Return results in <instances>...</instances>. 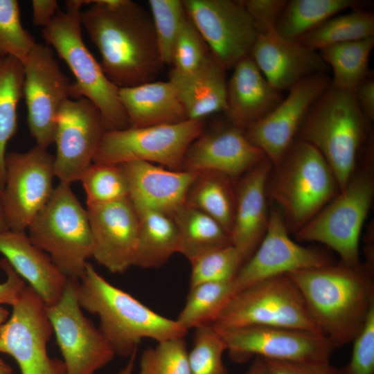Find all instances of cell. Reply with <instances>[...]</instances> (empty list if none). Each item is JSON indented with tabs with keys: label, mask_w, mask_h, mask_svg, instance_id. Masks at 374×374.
<instances>
[{
	"label": "cell",
	"mask_w": 374,
	"mask_h": 374,
	"mask_svg": "<svg viewBox=\"0 0 374 374\" xmlns=\"http://www.w3.org/2000/svg\"><path fill=\"white\" fill-rule=\"evenodd\" d=\"M267 197L276 203L287 229L294 233L339 192L335 176L320 152L296 139L273 166Z\"/></svg>",
	"instance_id": "5b68a950"
},
{
	"label": "cell",
	"mask_w": 374,
	"mask_h": 374,
	"mask_svg": "<svg viewBox=\"0 0 374 374\" xmlns=\"http://www.w3.org/2000/svg\"><path fill=\"white\" fill-rule=\"evenodd\" d=\"M373 195L370 166L353 174L346 186L295 233L296 240L323 244L339 256L340 263L360 266V235Z\"/></svg>",
	"instance_id": "ba28073f"
},
{
	"label": "cell",
	"mask_w": 374,
	"mask_h": 374,
	"mask_svg": "<svg viewBox=\"0 0 374 374\" xmlns=\"http://www.w3.org/2000/svg\"><path fill=\"white\" fill-rule=\"evenodd\" d=\"M0 253L46 306L59 301L68 278L46 252L30 241L25 231L8 230L0 233Z\"/></svg>",
	"instance_id": "d4e9b609"
},
{
	"label": "cell",
	"mask_w": 374,
	"mask_h": 374,
	"mask_svg": "<svg viewBox=\"0 0 374 374\" xmlns=\"http://www.w3.org/2000/svg\"><path fill=\"white\" fill-rule=\"evenodd\" d=\"M227 82L226 110L229 121L244 130L271 112L283 99L262 75L251 56L233 68Z\"/></svg>",
	"instance_id": "484cf974"
},
{
	"label": "cell",
	"mask_w": 374,
	"mask_h": 374,
	"mask_svg": "<svg viewBox=\"0 0 374 374\" xmlns=\"http://www.w3.org/2000/svg\"><path fill=\"white\" fill-rule=\"evenodd\" d=\"M369 122L351 92L330 87L305 116L296 139L314 146L331 168L339 191L355 173Z\"/></svg>",
	"instance_id": "8992f818"
},
{
	"label": "cell",
	"mask_w": 374,
	"mask_h": 374,
	"mask_svg": "<svg viewBox=\"0 0 374 374\" xmlns=\"http://www.w3.org/2000/svg\"><path fill=\"white\" fill-rule=\"evenodd\" d=\"M235 183L217 171L197 172L188 190L185 203L215 219L231 235L235 208Z\"/></svg>",
	"instance_id": "f546056e"
},
{
	"label": "cell",
	"mask_w": 374,
	"mask_h": 374,
	"mask_svg": "<svg viewBox=\"0 0 374 374\" xmlns=\"http://www.w3.org/2000/svg\"><path fill=\"white\" fill-rule=\"evenodd\" d=\"M105 132L100 111L91 101L79 98L63 103L56 118L54 140V169L60 182L80 181L93 163Z\"/></svg>",
	"instance_id": "ac0fdd59"
},
{
	"label": "cell",
	"mask_w": 374,
	"mask_h": 374,
	"mask_svg": "<svg viewBox=\"0 0 374 374\" xmlns=\"http://www.w3.org/2000/svg\"><path fill=\"white\" fill-rule=\"evenodd\" d=\"M204 120L104 132L93 163L123 164L144 161L182 170L186 152L204 130Z\"/></svg>",
	"instance_id": "30bf717a"
},
{
	"label": "cell",
	"mask_w": 374,
	"mask_h": 374,
	"mask_svg": "<svg viewBox=\"0 0 374 374\" xmlns=\"http://www.w3.org/2000/svg\"><path fill=\"white\" fill-rule=\"evenodd\" d=\"M357 104L365 118L374 120V80L370 75L364 79L353 91Z\"/></svg>",
	"instance_id": "c3c4849f"
},
{
	"label": "cell",
	"mask_w": 374,
	"mask_h": 374,
	"mask_svg": "<svg viewBox=\"0 0 374 374\" xmlns=\"http://www.w3.org/2000/svg\"><path fill=\"white\" fill-rule=\"evenodd\" d=\"M183 1L211 54L226 70L250 56L259 33L242 0Z\"/></svg>",
	"instance_id": "9a60e30c"
},
{
	"label": "cell",
	"mask_w": 374,
	"mask_h": 374,
	"mask_svg": "<svg viewBox=\"0 0 374 374\" xmlns=\"http://www.w3.org/2000/svg\"><path fill=\"white\" fill-rule=\"evenodd\" d=\"M3 206L9 230L25 231L49 201L55 187L54 157L37 145L6 153Z\"/></svg>",
	"instance_id": "7c38bea8"
},
{
	"label": "cell",
	"mask_w": 374,
	"mask_h": 374,
	"mask_svg": "<svg viewBox=\"0 0 374 374\" xmlns=\"http://www.w3.org/2000/svg\"><path fill=\"white\" fill-rule=\"evenodd\" d=\"M374 46V36L341 43L319 51L333 72L331 85L353 93L368 75V63Z\"/></svg>",
	"instance_id": "d6a6232c"
},
{
	"label": "cell",
	"mask_w": 374,
	"mask_h": 374,
	"mask_svg": "<svg viewBox=\"0 0 374 374\" xmlns=\"http://www.w3.org/2000/svg\"><path fill=\"white\" fill-rule=\"evenodd\" d=\"M10 313L6 308L0 305V328L8 319Z\"/></svg>",
	"instance_id": "11a10c76"
},
{
	"label": "cell",
	"mask_w": 374,
	"mask_h": 374,
	"mask_svg": "<svg viewBox=\"0 0 374 374\" xmlns=\"http://www.w3.org/2000/svg\"><path fill=\"white\" fill-rule=\"evenodd\" d=\"M139 374H191L184 337L157 343L142 353Z\"/></svg>",
	"instance_id": "b9f144b4"
},
{
	"label": "cell",
	"mask_w": 374,
	"mask_h": 374,
	"mask_svg": "<svg viewBox=\"0 0 374 374\" xmlns=\"http://www.w3.org/2000/svg\"><path fill=\"white\" fill-rule=\"evenodd\" d=\"M193 347L188 352L191 374H228L223 362L226 344L212 324L195 328Z\"/></svg>",
	"instance_id": "74e56055"
},
{
	"label": "cell",
	"mask_w": 374,
	"mask_h": 374,
	"mask_svg": "<svg viewBox=\"0 0 374 374\" xmlns=\"http://www.w3.org/2000/svg\"><path fill=\"white\" fill-rule=\"evenodd\" d=\"M24 69L13 57L0 59V187L5 182L6 146L17 127V109L23 97Z\"/></svg>",
	"instance_id": "836d02e7"
},
{
	"label": "cell",
	"mask_w": 374,
	"mask_h": 374,
	"mask_svg": "<svg viewBox=\"0 0 374 374\" xmlns=\"http://www.w3.org/2000/svg\"><path fill=\"white\" fill-rule=\"evenodd\" d=\"M36 43L22 26L18 1L0 0V59L13 57L22 64Z\"/></svg>",
	"instance_id": "ab89813d"
},
{
	"label": "cell",
	"mask_w": 374,
	"mask_h": 374,
	"mask_svg": "<svg viewBox=\"0 0 374 374\" xmlns=\"http://www.w3.org/2000/svg\"><path fill=\"white\" fill-rule=\"evenodd\" d=\"M93 249L92 257L112 273L121 274L134 265L139 220L129 197L87 206Z\"/></svg>",
	"instance_id": "ffe728a7"
},
{
	"label": "cell",
	"mask_w": 374,
	"mask_h": 374,
	"mask_svg": "<svg viewBox=\"0 0 374 374\" xmlns=\"http://www.w3.org/2000/svg\"><path fill=\"white\" fill-rule=\"evenodd\" d=\"M118 96L130 127L174 124L188 120L177 92L169 81H152L119 88Z\"/></svg>",
	"instance_id": "83f0119b"
},
{
	"label": "cell",
	"mask_w": 374,
	"mask_h": 374,
	"mask_svg": "<svg viewBox=\"0 0 374 374\" xmlns=\"http://www.w3.org/2000/svg\"><path fill=\"white\" fill-rule=\"evenodd\" d=\"M250 56L267 79L280 91L302 80L325 73L328 66L318 51L283 38L275 28L260 33Z\"/></svg>",
	"instance_id": "7402d4cb"
},
{
	"label": "cell",
	"mask_w": 374,
	"mask_h": 374,
	"mask_svg": "<svg viewBox=\"0 0 374 374\" xmlns=\"http://www.w3.org/2000/svg\"><path fill=\"white\" fill-rule=\"evenodd\" d=\"M157 46L163 65H172L174 44L187 13L183 1L149 0Z\"/></svg>",
	"instance_id": "f35d334b"
},
{
	"label": "cell",
	"mask_w": 374,
	"mask_h": 374,
	"mask_svg": "<svg viewBox=\"0 0 374 374\" xmlns=\"http://www.w3.org/2000/svg\"><path fill=\"white\" fill-rule=\"evenodd\" d=\"M356 0H291L280 14L275 30L285 39L297 42L326 20L348 8H358Z\"/></svg>",
	"instance_id": "1f68e13d"
},
{
	"label": "cell",
	"mask_w": 374,
	"mask_h": 374,
	"mask_svg": "<svg viewBox=\"0 0 374 374\" xmlns=\"http://www.w3.org/2000/svg\"><path fill=\"white\" fill-rule=\"evenodd\" d=\"M70 184L60 182L44 208L30 224L28 237L46 252L68 278L80 280L93 242L88 213Z\"/></svg>",
	"instance_id": "52a82bcc"
},
{
	"label": "cell",
	"mask_w": 374,
	"mask_h": 374,
	"mask_svg": "<svg viewBox=\"0 0 374 374\" xmlns=\"http://www.w3.org/2000/svg\"><path fill=\"white\" fill-rule=\"evenodd\" d=\"M87 205L104 204L129 197V186L121 165L92 163L82 175Z\"/></svg>",
	"instance_id": "8d00e7d4"
},
{
	"label": "cell",
	"mask_w": 374,
	"mask_h": 374,
	"mask_svg": "<svg viewBox=\"0 0 374 374\" xmlns=\"http://www.w3.org/2000/svg\"><path fill=\"white\" fill-rule=\"evenodd\" d=\"M0 267L6 275V280L0 283V305H13L27 284L4 258Z\"/></svg>",
	"instance_id": "7dc6e473"
},
{
	"label": "cell",
	"mask_w": 374,
	"mask_h": 374,
	"mask_svg": "<svg viewBox=\"0 0 374 374\" xmlns=\"http://www.w3.org/2000/svg\"><path fill=\"white\" fill-rule=\"evenodd\" d=\"M246 374H264L262 363L260 357H256Z\"/></svg>",
	"instance_id": "816d5d0a"
},
{
	"label": "cell",
	"mask_w": 374,
	"mask_h": 374,
	"mask_svg": "<svg viewBox=\"0 0 374 374\" xmlns=\"http://www.w3.org/2000/svg\"><path fill=\"white\" fill-rule=\"evenodd\" d=\"M22 65L30 133L36 145L48 148L54 143L59 110L71 98V82L49 46L36 43Z\"/></svg>",
	"instance_id": "5bb4252c"
},
{
	"label": "cell",
	"mask_w": 374,
	"mask_h": 374,
	"mask_svg": "<svg viewBox=\"0 0 374 374\" xmlns=\"http://www.w3.org/2000/svg\"><path fill=\"white\" fill-rule=\"evenodd\" d=\"M353 342L350 360L341 374H374V308Z\"/></svg>",
	"instance_id": "ee69618b"
},
{
	"label": "cell",
	"mask_w": 374,
	"mask_h": 374,
	"mask_svg": "<svg viewBox=\"0 0 374 374\" xmlns=\"http://www.w3.org/2000/svg\"><path fill=\"white\" fill-rule=\"evenodd\" d=\"M135 209L139 231L133 266L160 267L179 251V233L175 220L172 214L163 211L144 207Z\"/></svg>",
	"instance_id": "f1b7e54d"
},
{
	"label": "cell",
	"mask_w": 374,
	"mask_h": 374,
	"mask_svg": "<svg viewBox=\"0 0 374 374\" xmlns=\"http://www.w3.org/2000/svg\"><path fill=\"white\" fill-rule=\"evenodd\" d=\"M265 157L263 152L247 139L244 130L229 121V125L202 131L188 148L182 170L217 171L236 181Z\"/></svg>",
	"instance_id": "44dd1931"
},
{
	"label": "cell",
	"mask_w": 374,
	"mask_h": 374,
	"mask_svg": "<svg viewBox=\"0 0 374 374\" xmlns=\"http://www.w3.org/2000/svg\"><path fill=\"white\" fill-rule=\"evenodd\" d=\"M77 294L82 309L99 317L98 329L116 355L130 357L143 339L158 343L184 337L188 332L177 320L158 314L111 284L89 262L78 280Z\"/></svg>",
	"instance_id": "3957f363"
},
{
	"label": "cell",
	"mask_w": 374,
	"mask_h": 374,
	"mask_svg": "<svg viewBox=\"0 0 374 374\" xmlns=\"http://www.w3.org/2000/svg\"><path fill=\"white\" fill-rule=\"evenodd\" d=\"M12 369L0 355V374H12Z\"/></svg>",
	"instance_id": "db71d44e"
},
{
	"label": "cell",
	"mask_w": 374,
	"mask_h": 374,
	"mask_svg": "<svg viewBox=\"0 0 374 374\" xmlns=\"http://www.w3.org/2000/svg\"><path fill=\"white\" fill-rule=\"evenodd\" d=\"M232 281L208 282L191 286L176 320L187 331L212 324L233 294Z\"/></svg>",
	"instance_id": "d590c367"
},
{
	"label": "cell",
	"mask_w": 374,
	"mask_h": 374,
	"mask_svg": "<svg viewBox=\"0 0 374 374\" xmlns=\"http://www.w3.org/2000/svg\"><path fill=\"white\" fill-rule=\"evenodd\" d=\"M213 327L238 362L253 355L282 361L328 362L334 350L326 337L309 331L267 326Z\"/></svg>",
	"instance_id": "2e32d148"
},
{
	"label": "cell",
	"mask_w": 374,
	"mask_h": 374,
	"mask_svg": "<svg viewBox=\"0 0 374 374\" xmlns=\"http://www.w3.org/2000/svg\"><path fill=\"white\" fill-rule=\"evenodd\" d=\"M226 71L211 53L191 72L170 71L168 81L175 88L188 120H204L211 114L226 112Z\"/></svg>",
	"instance_id": "4316f807"
},
{
	"label": "cell",
	"mask_w": 374,
	"mask_h": 374,
	"mask_svg": "<svg viewBox=\"0 0 374 374\" xmlns=\"http://www.w3.org/2000/svg\"><path fill=\"white\" fill-rule=\"evenodd\" d=\"M135 208L144 207L169 214L185 203L188 190L197 172L175 170L144 161L120 164Z\"/></svg>",
	"instance_id": "cb8c5ba5"
},
{
	"label": "cell",
	"mask_w": 374,
	"mask_h": 374,
	"mask_svg": "<svg viewBox=\"0 0 374 374\" xmlns=\"http://www.w3.org/2000/svg\"><path fill=\"white\" fill-rule=\"evenodd\" d=\"M190 262V287L202 283L231 281L242 265L232 244L210 251Z\"/></svg>",
	"instance_id": "60d3db41"
},
{
	"label": "cell",
	"mask_w": 374,
	"mask_h": 374,
	"mask_svg": "<svg viewBox=\"0 0 374 374\" xmlns=\"http://www.w3.org/2000/svg\"><path fill=\"white\" fill-rule=\"evenodd\" d=\"M8 230L9 229L6 223L3 206V189L0 187V233Z\"/></svg>",
	"instance_id": "f5cc1de1"
},
{
	"label": "cell",
	"mask_w": 374,
	"mask_h": 374,
	"mask_svg": "<svg viewBox=\"0 0 374 374\" xmlns=\"http://www.w3.org/2000/svg\"><path fill=\"white\" fill-rule=\"evenodd\" d=\"M91 1L70 0L64 11L59 10L51 22L42 29L44 40L52 46L73 73L70 97L86 98L101 114L106 131L130 127L125 112L119 99V88L103 72L85 45L82 35L81 9Z\"/></svg>",
	"instance_id": "277c9868"
},
{
	"label": "cell",
	"mask_w": 374,
	"mask_h": 374,
	"mask_svg": "<svg viewBox=\"0 0 374 374\" xmlns=\"http://www.w3.org/2000/svg\"><path fill=\"white\" fill-rule=\"evenodd\" d=\"M264 374H341L328 362H294L260 357Z\"/></svg>",
	"instance_id": "f6af8a7d"
},
{
	"label": "cell",
	"mask_w": 374,
	"mask_h": 374,
	"mask_svg": "<svg viewBox=\"0 0 374 374\" xmlns=\"http://www.w3.org/2000/svg\"><path fill=\"white\" fill-rule=\"evenodd\" d=\"M330 84L326 73L302 80L271 112L244 130L247 139L263 152L273 166L296 140L310 109Z\"/></svg>",
	"instance_id": "d6986e66"
},
{
	"label": "cell",
	"mask_w": 374,
	"mask_h": 374,
	"mask_svg": "<svg viewBox=\"0 0 374 374\" xmlns=\"http://www.w3.org/2000/svg\"><path fill=\"white\" fill-rule=\"evenodd\" d=\"M330 264L326 253L292 240L280 211L273 208L262 241L233 279V294L269 278Z\"/></svg>",
	"instance_id": "e0dca14e"
},
{
	"label": "cell",
	"mask_w": 374,
	"mask_h": 374,
	"mask_svg": "<svg viewBox=\"0 0 374 374\" xmlns=\"http://www.w3.org/2000/svg\"><path fill=\"white\" fill-rule=\"evenodd\" d=\"M374 36V16L359 8L335 15L308 33L297 42L319 51L321 49Z\"/></svg>",
	"instance_id": "e575fe53"
},
{
	"label": "cell",
	"mask_w": 374,
	"mask_h": 374,
	"mask_svg": "<svg viewBox=\"0 0 374 374\" xmlns=\"http://www.w3.org/2000/svg\"><path fill=\"white\" fill-rule=\"evenodd\" d=\"M212 325L224 328L267 326L321 334L299 288L287 275L260 281L234 294Z\"/></svg>",
	"instance_id": "9c48e42d"
},
{
	"label": "cell",
	"mask_w": 374,
	"mask_h": 374,
	"mask_svg": "<svg viewBox=\"0 0 374 374\" xmlns=\"http://www.w3.org/2000/svg\"><path fill=\"white\" fill-rule=\"evenodd\" d=\"M272 168L271 161L265 157L235 183V208L231 242L242 264L256 250L267 229L269 211L267 186Z\"/></svg>",
	"instance_id": "603a6c76"
},
{
	"label": "cell",
	"mask_w": 374,
	"mask_h": 374,
	"mask_svg": "<svg viewBox=\"0 0 374 374\" xmlns=\"http://www.w3.org/2000/svg\"><path fill=\"white\" fill-rule=\"evenodd\" d=\"M12 307L0 328V354L14 358L21 374H68L63 360L48 354L53 332L40 297L26 285Z\"/></svg>",
	"instance_id": "8fae6325"
},
{
	"label": "cell",
	"mask_w": 374,
	"mask_h": 374,
	"mask_svg": "<svg viewBox=\"0 0 374 374\" xmlns=\"http://www.w3.org/2000/svg\"><path fill=\"white\" fill-rule=\"evenodd\" d=\"M137 352L133 353L130 357L127 364L122 368L117 374H134L135 360Z\"/></svg>",
	"instance_id": "f907efd6"
},
{
	"label": "cell",
	"mask_w": 374,
	"mask_h": 374,
	"mask_svg": "<svg viewBox=\"0 0 374 374\" xmlns=\"http://www.w3.org/2000/svg\"><path fill=\"white\" fill-rule=\"evenodd\" d=\"M286 0H242L258 33L275 28Z\"/></svg>",
	"instance_id": "bcb514c9"
},
{
	"label": "cell",
	"mask_w": 374,
	"mask_h": 374,
	"mask_svg": "<svg viewBox=\"0 0 374 374\" xmlns=\"http://www.w3.org/2000/svg\"><path fill=\"white\" fill-rule=\"evenodd\" d=\"M33 23L36 26L46 27L59 11L55 0H33Z\"/></svg>",
	"instance_id": "681fc988"
},
{
	"label": "cell",
	"mask_w": 374,
	"mask_h": 374,
	"mask_svg": "<svg viewBox=\"0 0 374 374\" xmlns=\"http://www.w3.org/2000/svg\"><path fill=\"white\" fill-rule=\"evenodd\" d=\"M299 288L319 332L334 349L355 339L374 308L373 269L341 263L287 274Z\"/></svg>",
	"instance_id": "7a4b0ae2"
},
{
	"label": "cell",
	"mask_w": 374,
	"mask_h": 374,
	"mask_svg": "<svg viewBox=\"0 0 374 374\" xmlns=\"http://www.w3.org/2000/svg\"><path fill=\"white\" fill-rule=\"evenodd\" d=\"M211 53L201 33L186 15L174 44L172 69L180 73L191 72L200 66Z\"/></svg>",
	"instance_id": "7bdbcfd3"
},
{
	"label": "cell",
	"mask_w": 374,
	"mask_h": 374,
	"mask_svg": "<svg viewBox=\"0 0 374 374\" xmlns=\"http://www.w3.org/2000/svg\"><path fill=\"white\" fill-rule=\"evenodd\" d=\"M78 280L68 278L59 301L46 306L68 374H95L116 356L98 328L83 314Z\"/></svg>",
	"instance_id": "4fadbf2b"
},
{
	"label": "cell",
	"mask_w": 374,
	"mask_h": 374,
	"mask_svg": "<svg viewBox=\"0 0 374 374\" xmlns=\"http://www.w3.org/2000/svg\"><path fill=\"white\" fill-rule=\"evenodd\" d=\"M81 23L98 49L100 66L118 88L154 81L163 64L151 15L130 0H96Z\"/></svg>",
	"instance_id": "6da1fadb"
},
{
	"label": "cell",
	"mask_w": 374,
	"mask_h": 374,
	"mask_svg": "<svg viewBox=\"0 0 374 374\" xmlns=\"http://www.w3.org/2000/svg\"><path fill=\"white\" fill-rule=\"evenodd\" d=\"M179 233V251L190 262L231 244L229 233L206 213L184 203L172 214Z\"/></svg>",
	"instance_id": "4dcf8cb0"
}]
</instances>
